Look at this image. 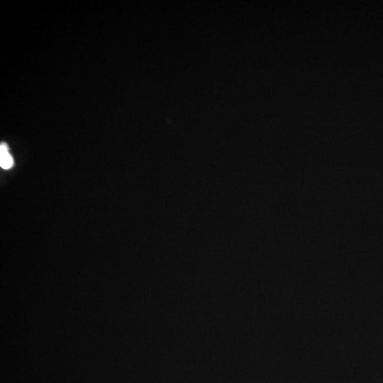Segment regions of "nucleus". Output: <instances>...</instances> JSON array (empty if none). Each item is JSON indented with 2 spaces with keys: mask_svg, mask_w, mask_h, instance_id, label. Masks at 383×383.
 I'll list each match as a JSON object with an SVG mask.
<instances>
[{
  "mask_svg": "<svg viewBox=\"0 0 383 383\" xmlns=\"http://www.w3.org/2000/svg\"><path fill=\"white\" fill-rule=\"evenodd\" d=\"M14 165V159L9 152V147L5 143L0 145V166L4 170L10 169Z\"/></svg>",
  "mask_w": 383,
  "mask_h": 383,
  "instance_id": "obj_1",
  "label": "nucleus"
}]
</instances>
